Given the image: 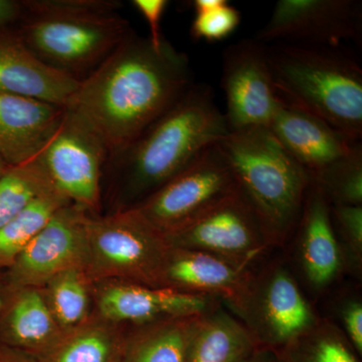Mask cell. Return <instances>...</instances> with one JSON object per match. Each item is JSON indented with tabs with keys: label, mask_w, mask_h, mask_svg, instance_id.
<instances>
[{
	"label": "cell",
	"mask_w": 362,
	"mask_h": 362,
	"mask_svg": "<svg viewBox=\"0 0 362 362\" xmlns=\"http://www.w3.org/2000/svg\"><path fill=\"white\" fill-rule=\"evenodd\" d=\"M267 128L311 177L361 142L349 139L322 119L282 99Z\"/></svg>",
	"instance_id": "cell-16"
},
{
	"label": "cell",
	"mask_w": 362,
	"mask_h": 362,
	"mask_svg": "<svg viewBox=\"0 0 362 362\" xmlns=\"http://www.w3.org/2000/svg\"><path fill=\"white\" fill-rule=\"evenodd\" d=\"M90 216L74 204L59 209L11 267L0 274V288L42 287L69 269L86 270Z\"/></svg>",
	"instance_id": "cell-11"
},
{
	"label": "cell",
	"mask_w": 362,
	"mask_h": 362,
	"mask_svg": "<svg viewBox=\"0 0 362 362\" xmlns=\"http://www.w3.org/2000/svg\"><path fill=\"white\" fill-rule=\"evenodd\" d=\"M221 61L228 132L268 127L281 99L272 77L267 45L256 39L240 40L226 47Z\"/></svg>",
	"instance_id": "cell-12"
},
{
	"label": "cell",
	"mask_w": 362,
	"mask_h": 362,
	"mask_svg": "<svg viewBox=\"0 0 362 362\" xmlns=\"http://www.w3.org/2000/svg\"><path fill=\"white\" fill-rule=\"evenodd\" d=\"M71 204L56 187L45 190L0 230V274L6 270L59 209Z\"/></svg>",
	"instance_id": "cell-24"
},
{
	"label": "cell",
	"mask_w": 362,
	"mask_h": 362,
	"mask_svg": "<svg viewBox=\"0 0 362 362\" xmlns=\"http://www.w3.org/2000/svg\"><path fill=\"white\" fill-rule=\"evenodd\" d=\"M131 4L148 23L150 42L156 49H160L166 40L161 33V20L169 2L166 0H133Z\"/></svg>",
	"instance_id": "cell-31"
},
{
	"label": "cell",
	"mask_w": 362,
	"mask_h": 362,
	"mask_svg": "<svg viewBox=\"0 0 362 362\" xmlns=\"http://www.w3.org/2000/svg\"><path fill=\"white\" fill-rule=\"evenodd\" d=\"M54 187L37 157L9 166L0 177V230L13 220L30 202Z\"/></svg>",
	"instance_id": "cell-27"
},
{
	"label": "cell",
	"mask_w": 362,
	"mask_h": 362,
	"mask_svg": "<svg viewBox=\"0 0 362 362\" xmlns=\"http://www.w3.org/2000/svg\"><path fill=\"white\" fill-rule=\"evenodd\" d=\"M220 144L269 242L282 245L297 228L310 175L267 127L228 132Z\"/></svg>",
	"instance_id": "cell-5"
},
{
	"label": "cell",
	"mask_w": 362,
	"mask_h": 362,
	"mask_svg": "<svg viewBox=\"0 0 362 362\" xmlns=\"http://www.w3.org/2000/svg\"><path fill=\"white\" fill-rule=\"evenodd\" d=\"M54 320L62 330L78 327L94 314L93 282L84 268H71L42 287Z\"/></svg>",
	"instance_id": "cell-25"
},
{
	"label": "cell",
	"mask_w": 362,
	"mask_h": 362,
	"mask_svg": "<svg viewBox=\"0 0 362 362\" xmlns=\"http://www.w3.org/2000/svg\"><path fill=\"white\" fill-rule=\"evenodd\" d=\"M9 166L7 165L6 162H4V159L0 157V177H1L2 175H4V173L7 170V168H8Z\"/></svg>",
	"instance_id": "cell-37"
},
{
	"label": "cell",
	"mask_w": 362,
	"mask_h": 362,
	"mask_svg": "<svg viewBox=\"0 0 362 362\" xmlns=\"http://www.w3.org/2000/svg\"><path fill=\"white\" fill-rule=\"evenodd\" d=\"M258 349L242 321L216 308L202 319L188 362H240Z\"/></svg>",
	"instance_id": "cell-23"
},
{
	"label": "cell",
	"mask_w": 362,
	"mask_h": 362,
	"mask_svg": "<svg viewBox=\"0 0 362 362\" xmlns=\"http://www.w3.org/2000/svg\"><path fill=\"white\" fill-rule=\"evenodd\" d=\"M238 189L230 162L218 142L132 209L163 235L187 225Z\"/></svg>",
	"instance_id": "cell-7"
},
{
	"label": "cell",
	"mask_w": 362,
	"mask_h": 362,
	"mask_svg": "<svg viewBox=\"0 0 362 362\" xmlns=\"http://www.w3.org/2000/svg\"><path fill=\"white\" fill-rule=\"evenodd\" d=\"M204 315L175 317L126 328L118 362H188L192 340Z\"/></svg>",
	"instance_id": "cell-21"
},
{
	"label": "cell",
	"mask_w": 362,
	"mask_h": 362,
	"mask_svg": "<svg viewBox=\"0 0 362 362\" xmlns=\"http://www.w3.org/2000/svg\"><path fill=\"white\" fill-rule=\"evenodd\" d=\"M228 133L211 88L190 86L134 141L109 157L108 214L139 204Z\"/></svg>",
	"instance_id": "cell-2"
},
{
	"label": "cell",
	"mask_w": 362,
	"mask_h": 362,
	"mask_svg": "<svg viewBox=\"0 0 362 362\" xmlns=\"http://www.w3.org/2000/svg\"><path fill=\"white\" fill-rule=\"evenodd\" d=\"M192 84L185 52L168 40L156 49L133 30L81 81L66 109L89 124L110 157L134 141Z\"/></svg>",
	"instance_id": "cell-1"
},
{
	"label": "cell",
	"mask_w": 362,
	"mask_h": 362,
	"mask_svg": "<svg viewBox=\"0 0 362 362\" xmlns=\"http://www.w3.org/2000/svg\"><path fill=\"white\" fill-rule=\"evenodd\" d=\"M37 158L52 185L71 204L93 216L99 214L109 151L84 119L65 109Z\"/></svg>",
	"instance_id": "cell-8"
},
{
	"label": "cell",
	"mask_w": 362,
	"mask_h": 362,
	"mask_svg": "<svg viewBox=\"0 0 362 362\" xmlns=\"http://www.w3.org/2000/svg\"><path fill=\"white\" fill-rule=\"evenodd\" d=\"M272 354V362H361L343 331L321 318L310 329Z\"/></svg>",
	"instance_id": "cell-26"
},
{
	"label": "cell",
	"mask_w": 362,
	"mask_h": 362,
	"mask_svg": "<svg viewBox=\"0 0 362 362\" xmlns=\"http://www.w3.org/2000/svg\"><path fill=\"white\" fill-rule=\"evenodd\" d=\"M23 16V1L0 0V30L20 23Z\"/></svg>",
	"instance_id": "cell-33"
},
{
	"label": "cell",
	"mask_w": 362,
	"mask_h": 362,
	"mask_svg": "<svg viewBox=\"0 0 362 362\" xmlns=\"http://www.w3.org/2000/svg\"><path fill=\"white\" fill-rule=\"evenodd\" d=\"M343 333L351 343L358 356L362 354V304L357 300H350L341 308Z\"/></svg>",
	"instance_id": "cell-32"
},
{
	"label": "cell",
	"mask_w": 362,
	"mask_h": 362,
	"mask_svg": "<svg viewBox=\"0 0 362 362\" xmlns=\"http://www.w3.org/2000/svg\"><path fill=\"white\" fill-rule=\"evenodd\" d=\"M64 332L49 310L42 287L0 288V343L40 358Z\"/></svg>",
	"instance_id": "cell-19"
},
{
	"label": "cell",
	"mask_w": 362,
	"mask_h": 362,
	"mask_svg": "<svg viewBox=\"0 0 362 362\" xmlns=\"http://www.w3.org/2000/svg\"><path fill=\"white\" fill-rule=\"evenodd\" d=\"M94 312L122 327L199 315L218 308V299L127 281L93 283Z\"/></svg>",
	"instance_id": "cell-14"
},
{
	"label": "cell",
	"mask_w": 362,
	"mask_h": 362,
	"mask_svg": "<svg viewBox=\"0 0 362 362\" xmlns=\"http://www.w3.org/2000/svg\"><path fill=\"white\" fill-rule=\"evenodd\" d=\"M163 238L168 247L209 252L249 268L272 246L240 187Z\"/></svg>",
	"instance_id": "cell-10"
},
{
	"label": "cell",
	"mask_w": 362,
	"mask_h": 362,
	"mask_svg": "<svg viewBox=\"0 0 362 362\" xmlns=\"http://www.w3.org/2000/svg\"><path fill=\"white\" fill-rule=\"evenodd\" d=\"M0 362H40L37 357L0 343Z\"/></svg>",
	"instance_id": "cell-34"
},
{
	"label": "cell",
	"mask_w": 362,
	"mask_h": 362,
	"mask_svg": "<svg viewBox=\"0 0 362 362\" xmlns=\"http://www.w3.org/2000/svg\"><path fill=\"white\" fill-rule=\"evenodd\" d=\"M331 221L337 228L350 259L356 267L362 262V206H330Z\"/></svg>",
	"instance_id": "cell-30"
},
{
	"label": "cell",
	"mask_w": 362,
	"mask_h": 362,
	"mask_svg": "<svg viewBox=\"0 0 362 362\" xmlns=\"http://www.w3.org/2000/svg\"><path fill=\"white\" fill-rule=\"evenodd\" d=\"M249 267L195 250L169 247L161 287L223 300L239 312L254 277Z\"/></svg>",
	"instance_id": "cell-15"
},
{
	"label": "cell",
	"mask_w": 362,
	"mask_h": 362,
	"mask_svg": "<svg viewBox=\"0 0 362 362\" xmlns=\"http://www.w3.org/2000/svg\"><path fill=\"white\" fill-rule=\"evenodd\" d=\"M330 206H362V145L312 176Z\"/></svg>",
	"instance_id": "cell-28"
},
{
	"label": "cell",
	"mask_w": 362,
	"mask_h": 362,
	"mask_svg": "<svg viewBox=\"0 0 362 362\" xmlns=\"http://www.w3.org/2000/svg\"><path fill=\"white\" fill-rule=\"evenodd\" d=\"M226 0H194L192 2V6L194 7L195 13H204L220 6Z\"/></svg>",
	"instance_id": "cell-35"
},
{
	"label": "cell",
	"mask_w": 362,
	"mask_h": 362,
	"mask_svg": "<svg viewBox=\"0 0 362 362\" xmlns=\"http://www.w3.org/2000/svg\"><path fill=\"white\" fill-rule=\"evenodd\" d=\"M168 249L163 235L134 209L90 214L86 272L93 283L116 280L161 287Z\"/></svg>",
	"instance_id": "cell-6"
},
{
	"label": "cell",
	"mask_w": 362,
	"mask_h": 362,
	"mask_svg": "<svg viewBox=\"0 0 362 362\" xmlns=\"http://www.w3.org/2000/svg\"><path fill=\"white\" fill-rule=\"evenodd\" d=\"M272 358H273V354L271 350L259 347L256 351L252 352L251 356L240 362H272Z\"/></svg>",
	"instance_id": "cell-36"
},
{
	"label": "cell",
	"mask_w": 362,
	"mask_h": 362,
	"mask_svg": "<svg viewBox=\"0 0 362 362\" xmlns=\"http://www.w3.org/2000/svg\"><path fill=\"white\" fill-rule=\"evenodd\" d=\"M238 315L259 347L274 351L315 325L319 317L283 265L254 274Z\"/></svg>",
	"instance_id": "cell-9"
},
{
	"label": "cell",
	"mask_w": 362,
	"mask_h": 362,
	"mask_svg": "<svg viewBox=\"0 0 362 362\" xmlns=\"http://www.w3.org/2000/svg\"><path fill=\"white\" fill-rule=\"evenodd\" d=\"M362 37L358 0H280L255 39L314 47H340Z\"/></svg>",
	"instance_id": "cell-13"
},
{
	"label": "cell",
	"mask_w": 362,
	"mask_h": 362,
	"mask_svg": "<svg viewBox=\"0 0 362 362\" xmlns=\"http://www.w3.org/2000/svg\"><path fill=\"white\" fill-rule=\"evenodd\" d=\"M278 96L354 141L362 137V69L341 47H267Z\"/></svg>",
	"instance_id": "cell-4"
},
{
	"label": "cell",
	"mask_w": 362,
	"mask_h": 362,
	"mask_svg": "<svg viewBox=\"0 0 362 362\" xmlns=\"http://www.w3.org/2000/svg\"><path fill=\"white\" fill-rule=\"evenodd\" d=\"M18 32L47 65L82 81L133 28L117 0H26Z\"/></svg>",
	"instance_id": "cell-3"
},
{
	"label": "cell",
	"mask_w": 362,
	"mask_h": 362,
	"mask_svg": "<svg viewBox=\"0 0 362 362\" xmlns=\"http://www.w3.org/2000/svg\"><path fill=\"white\" fill-rule=\"evenodd\" d=\"M126 328L96 313L78 327L66 330L40 362H118Z\"/></svg>",
	"instance_id": "cell-22"
},
{
	"label": "cell",
	"mask_w": 362,
	"mask_h": 362,
	"mask_svg": "<svg viewBox=\"0 0 362 362\" xmlns=\"http://www.w3.org/2000/svg\"><path fill=\"white\" fill-rule=\"evenodd\" d=\"M80 82L44 63L16 30H0V90L66 108Z\"/></svg>",
	"instance_id": "cell-17"
},
{
	"label": "cell",
	"mask_w": 362,
	"mask_h": 362,
	"mask_svg": "<svg viewBox=\"0 0 362 362\" xmlns=\"http://www.w3.org/2000/svg\"><path fill=\"white\" fill-rule=\"evenodd\" d=\"M240 13L228 1L216 8L195 13L190 35L195 40L218 42L230 37L240 25Z\"/></svg>",
	"instance_id": "cell-29"
},
{
	"label": "cell",
	"mask_w": 362,
	"mask_h": 362,
	"mask_svg": "<svg viewBox=\"0 0 362 362\" xmlns=\"http://www.w3.org/2000/svg\"><path fill=\"white\" fill-rule=\"evenodd\" d=\"M66 108L0 90V157L8 166L39 156Z\"/></svg>",
	"instance_id": "cell-18"
},
{
	"label": "cell",
	"mask_w": 362,
	"mask_h": 362,
	"mask_svg": "<svg viewBox=\"0 0 362 362\" xmlns=\"http://www.w3.org/2000/svg\"><path fill=\"white\" fill-rule=\"evenodd\" d=\"M297 228L307 280L316 289L327 287L341 270L342 252L331 221L329 202L312 181Z\"/></svg>",
	"instance_id": "cell-20"
}]
</instances>
